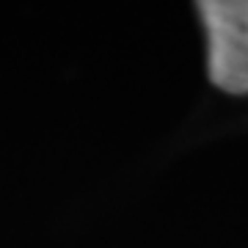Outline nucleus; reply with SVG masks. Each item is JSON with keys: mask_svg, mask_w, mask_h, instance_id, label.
I'll use <instances>...</instances> for the list:
<instances>
[{"mask_svg": "<svg viewBox=\"0 0 248 248\" xmlns=\"http://www.w3.org/2000/svg\"><path fill=\"white\" fill-rule=\"evenodd\" d=\"M199 11L210 45V80L229 94H248V0H204Z\"/></svg>", "mask_w": 248, "mask_h": 248, "instance_id": "1", "label": "nucleus"}]
</instances>
